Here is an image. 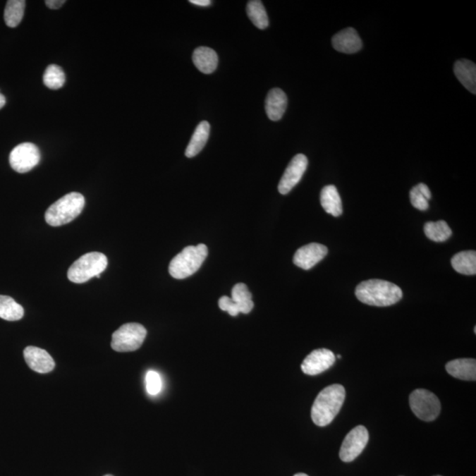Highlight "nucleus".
Returning a JSON list of instances; mask_svg holds the SVG:
<instances>
[{
  "mask_svg": "<svg viewBox=\"0 0 476 476\" xmlns=\"http://www.w3.org/2000/svg\"><path fill=\"white\" fill-rule=\"evenodd\" d=\"M355 295L365 305L386 307L395 305L403 296L400 287L391 282L372 279L361 282L355 288Z\"/></svg>",
  "mask_w": 476,
  "mask_h": 476,
  "instance_id": "obj_1",
  "label": "nucleus"
},
{
  "mask_svg": "<svg viewBox=\"0 0 476 476\" xmlns=\"http://www.w3.org/2000/svg\"><path fill=\"white\" fill-rule=\"evenodd\" d=\"M346 397L345 388L341 384H331L317 395L312 408V419L316 425L324 427L334 421L341 411Z\"/></svg>",
  "mask_w": 476,
  "mask_h": 476,
  "instance_id": "obj_2",
  "label": "nucleus"
},
{
  "mask_svg": "<svg viewBox=\"0 0 476 476\" xmlns=\"http://www.w3.org/2000/svg\"><path fill=\"white\" fill-rule=\"evenodd\" d=\"M85 206V197L79 193H71L56 200L45 213V221L53 227L69 224L79 216Z\"/></svg>",
  "mask_w": 476,
  "mask_h": 476,
  "instance_id": "obj_3",
  "label": "nucleus"
},
{
  "mask_svg": "<svg viewBox=\"0 0 476 476\" xmlns=\"http://www.w3.org/2000/svg\"><path fill=\"white\" fill-rule=\"evenodd\" d=\"M207 247L203 243L185 247L181 252L173 257L169 264V274L178 280H183L195 274L207 257Z\"/></svg>",
  "mask_w": 476,
  "mask_h": 476,
  "instance_id": "obj_4",
  "label": "nucleus"
},
{
  "mask_svg": "<svg viewBox=\"0 0 476 476\" xmlns=\"http://www.w3.org/2000/svg\"><path fill=\"white\" fill-rule=\"evenodd\" d=\"M107 266L108 259L104 253H87L70 267L67 277L74 283H84L92 278H100L101 274Z\"/></svg>",
  "mask_w": 476,
  "mask_h": 476,
  "instance_id": "obj_5",
  "label": "nucleus"
},
{
  "mask_svg": "<svg viewBox=\"0 0 476 476\" xmlns=\"http://www.w3.org/2000/svg\"><path fill=\"white\" fill-rule=\"evenodd\" d=\"M147 334V329L142 324H123L112 334L111 348L116 352L135 351L142 346Z\"/></svg>",
  "mask_w": 476,
  "mask_h": 476,
  "instance_id": "obj_6",
  "label": "nucleus"
},
{
  "mask_svg": "<svg viewBox=\"0 0 476 476\" xmlns=\"http://www.w3.org/2000/svg\"><path fill=\"white\" fill-rule=\"evenodd\" d=\"M409 404L413 413L425 422L437 418L441 411L439 398L428 390L416 389L409 396Z\"/></svg>",
  "mask_w": 476,
  "mask_h": 476,
  "instance_id": "obj_7",
  "label": "nucleus"
},
{
  "mask_svg": "<svg viewBox=\"0 0 476 476\" xmlns=\"http://www.w3.org/2000/svg\"><path fill=\"white\" fill-rule=\"evenodd\" d=\"M40 150L30 142L18 145L9 155L11 167L18 173L30 171L40 162Z\"/></svg>",
  "mask_w": 476,
  "mask_h": 476,
  "instance_id": "obj_8",
  "label": "nucleus"
},
{
  "mask_svg": "<svg viewBox=\"0 0 476 476\" xmlns=\"http://www.w3.org/2000/svg\"><path fill=\"white\" fill-rule=\"evenodd\" d=\"M369 432L365 426L359 425L350 430L346 436L340 450L342 461L355 460L362 453L368 444Z\"/></svg>",
  "mask_w": 476,
  "mask_h": 476,
  "instance_id": "obj_9",
  "label": "nucleus"
},
{
  "mask_svg": "<svg viewBox=\"0 0 476 476\" xmlns=\"http://www.w3.org/2000/svg\"><path fill=\"white\" fill-rule=\"evenodd\" d=\"M308 166V159L305 154H296L292 159L279 183L278 190L281 194H288L302 179Z\"/></svg>",
  "mask_w": 476,
  "mask_h": 476,
  "instance_id": "obj_10",
  "label": "nucleus"
},
{
  "mask_svg": "<svg viewBox=\"0 0 476 476\" xmlns=\"http://www.w3.org/2000/svg\"><path fill=\"white\" fill-rule=\"evenodd\" d=\"M335 360L336 358L329 349H316L303 360L301 369L306 375H319L331 368L334 365Z\"/></svg>",
  "mask_w": 476,
  "mask_h": 476,
  "instance_id": "obj_11",
  "label": "nucleus"
},
{
  "mask_svg": "<svg viewBox=\"0 0 476 476\" xmlns=\"http://www.w3.org/2000/svg\"><path fill=\"white\" fill-rule=\"evenodd\" d=\"M328 249L320 243H312L296 250L294 264L303 270H309L327 255Z\"/></svg>",
  "mask_w": 476,
  "mask_h": 476,
  "instance_id": "obj_12",
  "label": "nucleus"
},
{
  "mask_svg": "<svg viewBox=\"0 0 476 476\" xmlns=\"http://www.w3.org/2000/svg\"><path fill=\"white\" fill-rule=\"evenodd\" d=\"M23 355L28 367L35 372L49 373L55 368L54 360L44 349L28 346L24 349Z\"/></svg>",
  "mask_w": 476,
  "mask_h": 476,
  "instance_id": "obj_13",
  "label": "nucleus"
},
{
  "mask_svg": "<svg viewBox=\"0 0 476 476\" xmlns=\"http://www.w3.org/2000/svg\"><path fill=\"white\" fill-rule=\"evenodd\" d=\"M331 44L336 51L346 53V54H353V53L359 51L362 47L361 38L353 28H346L338 32L331 39Z\"/></svg>",
  "mask_w": 476,
  "mask_h": 476,
  "instance_id": "obj_14",
  "label": "nucleus"
},
{
  "mask_svg": "<svg viewBox=\"0 0 476 476\" xmlns=\"http://www.w3.org/2000/svg\"><path fill=\"white\" fill-rule=\"evenodd\" d=\"M288 106V97L281 88H273L266 99V112L271 121H278L283 116Z\"/></svg>",
  "mask_w": 476,
  "mask_h": 476,
  "instance_id": "obj_15",
  "label": "nucleus"
},
{
  "mask_svg": "<svg viewBox=\"0 0 476 476\" xmlns=\"http://www.w3.org/2000/svg\"><path fill=\"white\" fill-rule=\"evenodd\" d=\"M446 372L461 380L475 381L476 361L472 358L455 359L447 363Z\"/></svg>",
  "mask_w": 476,
  "mask_h": 476,
  "instance_id": "obj_16",
  "label": "nucleus"
},
{
  "mask_svg": "<svg viewBox=\"0 0 476 476\" xmlns=\"http://www.w3.org/2000/svg\"><path fill=\"white\" fill-rule=\"evenodd\" d=\"M454 73L460 83L471 93L476 94V66L468 59L458 60L454 65Z\"/></svg>",
  "mask_w": 476,
  "mask_h": 476,
  "instance_id": "obj_17",
  "label": "nucleus"
},
{
  "mask_svg": "<svg viewBox=\"0 0 476 476\" xmlns=\"http://www.w3.org/2000/svg\"><path fill=\"white\" fill-rule=\"evenodd\" d=\"M193 61L194 66L201 73L210 74L217 68V53L213 49L208 47L197 48L193 52Z\"/></svg>",
  "mask_w": 476,
  "mask_h": 476,
  "instance_id": "obj_18",
  "label": "nucleus"
},
{
  "mask_svg": "<svg viewBox=\"0 0 476 476\" xmlns=\"http://www.w3.org/2000/svg\"><path fill=\"white\" fill-rule=\"evenodd\" d=\"M320 203L324 210L334 217L340 216L343 212L340 194L334 185L324 187L320 193Z\"/></svg>",
  "mask_w": 476,
  "mask_h": 476,
  "instance_id": "obj_19",
  "label": "nucleus"
},
{
  "mask_svg": "<svg viewBox=\"0 0 476 476\" xmlns=\"http://www.w3.org/2000/svg\"><path fill=\"white\" fill-rule=\"evenodd\" d=\"M209 134V123L207 121L200 123L190 140L188 146L186 147L185 157L188 158L196 157L206 146Z\"/></svg>",
  "mask_w": 476,
  "mask_h": 476,
  "instance_id": "obj_20",
  "label": "nucleus"
},
{
  "mask_svg": "<svg viewBox=\"0 0 476 476\" xmlns=\"http://www.w3.org/2000/svg\"><path fill=\"white\" fill-rule=\"evenodd\" d=\"M451 266L458 274L475 275L476 252L475 250H464L451 257Z\"/></svg>",
  "mask_w": 476,
  "mask_h": 476,
  "instance_id": "obj_21",
  "label": "nucleus"
},
{
  "mask_svg": "<svg viewBox=\"0 0 476 476\" xmlns=\"http://www.w3.org/2000/svg\"><path fill=\"white\" fill-rule=\"evenodd\" d=\"M231 298L238 307L239 313L248 314L252 312L254 307L252 296L245 284L235 285L232 288Z\"/></svg>",
  "mask_w": 476,
  "mask_h": 476,
  "instance_id": "obj_22",
  "label": "nucleus"
},
{
  "mask_svg": "<svg viewBox=\"0 0 476 476\" xmlns=\"http://www.w3.org/2000/svg\"><path fill=\"white\" fill-rule=\"evenodd\" d=\"M24 316L23 307L10 296L0 295V317L7 321H17Z\"/></svg>",
  "mask_w": 476,
  "mask_h": 476,
  "instance_id": "obj_23",
  "label": "nucleus"
},
{
  "mask_svg": "<svg viewBox=\"0 0 476 476\" xmlns=\"http://www.w3.org/2000/svg\"><path fill=\"white\" fill-rule=\"evenodd\" d=\"M26 1L24 0H9L7 1L4 19L7 27L16 28L19 26L24 16Z\"/></svg>",
  "mask_w": 476,
  "mask_h": 476,
  "instance_id": "obj_24",
  "label": "nucleus"
},
{
  "mask_svg": "<svg viewBox=\"0 0 476 476\" xmlns=\"http://www.w3.org/2000/svg\"><path fill=\"white\" fill-rule=\"evenodd\" d=\"M425 233L427 238L437 243L446 241L453 235L449 225L444 221L427 222L425 225Z\"/></svg>",
  "mask_w": 476,
  "mask_h": 476,
  "instance_id": "obj_25",
  "label": "nucleus"
},
{
  "mask_svg": "<svg viewBox=\"0 0 476 476\" xmlns=\"http://www.w3.org/2000/svg\"><path fill=\"white\" fill-rule=\"evenodd\" d=\"M246 12L250 20L257 28L264 30L268 27L269 20H268L267 11L264 9L262 2L259 1V0L249 1L247 4Z\"/></svg>",
  "mask_w": 476,
  "mask_h": 476,
  "instance_id": "obj_26",
  "label": "nucleus"
},
{
  "mask_svg": "<svg viewBox=\"0 0 476 476\" xmlns=\"http://www.w3.org/2000/svg\"><path fill=\"white\" fill-rule=\"evenodd\" d=\"M430 199H432V193L425 183H419V185L413 187L410 190L411 204L416 209L421 211L428 209Z\"/></svg>",
  "mask_w": 476,
  "mask_h": 476,
  "instance_id": "obj_27",
  "label": "nucleus"
},
{
  "mask_svg": "<svg viewBox=\"0 0 476 476\" xmlns=\"http://www.w3.org/2000/svg\"><path fill=\"white\" fill-rule=\"evenodd\" d=\"M66 83V74L61 67L49 65L44 74V83L49 90H59Z\"/></svg>",
  "mask_w": 476,
  "mask_h": 476,
  "instance_id": "obj_28",
  "label": "nucleus"
},
{
  "mask_svg": "<svg viewBox=\"0 0 476 476\" xmlns=\"http://www.w3.org/2000/svg\"><path fill=\"white\" fill-rule=\"evenodd\" d=\"M146 390L151 396H155L161 393L162 389V380L160 374L154 370H148L146 374Z\"/></svg>",
  "mask_w": 476,
  "mask_h": 476,
  "instance_id": "obj_29",
  "label": "nucleus"
},
{
  "mask_svg": "<svg viewBox=\"0 0 476 476\" xmlns=\"http://www.w3.org/2000/svg\"><path fill=\"white\" fill-rule=\"evenodd\" d=\"M219 307L224 312H228L229 315L232 317L238 316L239 314V310L238 307L235 305V303L233 302V300L228 296H222L219 299Z\"/></svg>",
  "mask_w": 476,
  "mask_h": 476,
  "instance_id": "obj_30",
  "label": "nucleus"
},
{
  "mask_svg": "<svg viewBox=\"0 0 476 476\" xmlns=\"http://www.w3.org/2000/svg\"><path fill=\"white\" fill-rule=\"evenodd\" d=\"M65 3V0H47V1H45L46 6L52 10L59 9Z\"/></svg>",
  "mask_w": 476,
  "mask_h": 476,
  "instance_id": "obj_31",
  "label": "nucleus"
},
{
  "mask_svg": "<svg viewBox=\"0 0 476 476\" xmlns=\"http://www.w3.org/2000/svg\"><path fill=\"white\" fill-rule=\"evenodd\" d=\"M190 3L200 6H208L211 5L212 2L209 0H190Z\"/></svg>",
  "mask_w": 476,
  "mask_h": 476,
  "instance_id": "obj_32",
  "label": "nucleus"
},
{
  "mask_svg": "<svg viewBox=\"0 0 476 476\" xmlns=\"http://www.w3.org/2000/svg\"><path fill=\"white\" fill-rule=\"evenodd\" d=\"M6 105V97L0 93V109H1L4 106Z\"/></svg>",
  "mask_w": 476,
  "mask_h": 476,
  "instance_id": "obj_33",
  "label": "nucleus"
},
{
  "mask_svg": "<svg viewBox=\"0 0 476 476\" xmlns=\"http://www.w3.org/2000/svg\"><path fill=\"white\" fill-rule=\"evenodd\" d=\"M294 476H309L308 475L303 474V472H299V474H296Z\"/></svg>",
  "mask_w": 476,
  "mask_h": 476,
  "instance_id": "obj_34",
  "label": "nucleus"
},
{
  "mask_svg": "<svg viewBox=\"0 0 476 476\" xmlns=\"http://www.w3.org/2000/svg\"><path fill=\"white\" fill-rule=\"evenodd\" d=\"M337 358H341V355H337Z\"/></svg>",
  "mask_w": 476,
  "mask_h": 476,
  "instance_id": "obj_35",
  "label": "nucleus"
},
{
  "mask_svg": "<svg viewBox=\"0 0 476 476\" xmlns=\"http://www.w3.org/2000/svg\"><path fill=\"white\" fill-rule=\"evenodd\" d=\"M104 476H113V475H104Z\"/></svg>",
  "mask_w": 476,
  "mask_h": 476,
  "instance_id": "obj_36",
  "label": "nucleus"
},
{
  "mask_svg": "<svg viewBox=\"0 0 476 476\" xmlns=\"http://www.w3.org/2000/svg\"><path fill=\"white\" fill-rule=\"evenodd\" d=\"M437 476H440V475H437Z\"/></svg>",
  "mask_w": 476,
  "mask_h": 476,
  "instance_id": "obj_37",
  "label": "nucleus"
}]
</instances>
